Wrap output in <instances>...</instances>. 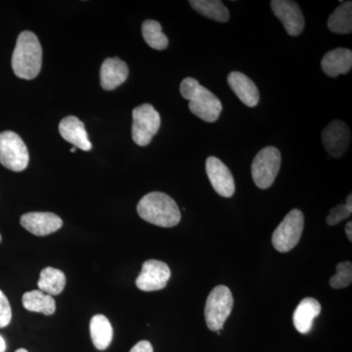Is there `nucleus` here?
I'll return each mask as SVG.
<instances>
[{
	"mask_svg": "<svg viewBox=\"0 0 352 352\" xmlns=\"http://www.w3.org/2000/svg\"><path fill=\"white\" fill-rule=\"evenodd\" d=\"M303 226L305 217L302 210H292L273 232L272 244L275 250L280 252L292 251L300 242Z\"/></svg>",
	"mask_w": 352,
	"mask_h": 352,
	"instance_id": "8",
	"label": "nucleus"
},
{
	"mask_svg": "<svg viewBox=\"0 0 352 352\" xmlns=\"http://www.w3.org/2000/svg\"><path fill=\"white\" fill-rule=\"evenodd\" d=\"M346 233L349 240L352 241V222L349 221L346 226Z\"/></svg>",
	"mask_w": 352,
	"mask_h": 352,
	"instance_id": "29",
	"label": "nucleus"
},
{
	"mask_svg": "<svg viewBox=\"0 0 352 352\" xmlns=\"http://www.w3.org/2000/svg\"><path fill=\"white\" fill-rule=\"evenodd\" d=\"M190 6L201 15L219 23H226L230 18L227 7L219 0H191Z\"/></svg>",
	"mask_w": 352,
	"mask_h": 352,
	"instance_id": "22",
	"label": "nucleus"
},
{
	"mask_svg": "<svg viewBox=\"0 0 352 352\" xmlns=\"http://www.w3.org/2000/svg\"><path fill=\"white\" fill-rule=\"evenodd\" d=\"M170 274L168 264L157 259H149L143 263L142 270L138 275L135 284L141 291H160L166 288Z\"/></svg>",
	"mask_w": 352,
	"mask_h": 352,
	"instance_id": "9",
	"label": "nucleus"
},
{
	"mask_svg": "<svg viewBox=\"0 0 352 352\" xmlns=\"http://www.w3.org/2000/svg\"><path fill=\"white\" fill-rule=\"evenodd\" d=\"M132 139L135 144L149 145L161 126V116L150 104H143L132 111Z\"/></svg>",
	"mask_w": 352,
	"mask_h": 352,
	"instance_id": "6",
	"label": "nucleus"
},
{
	"mask_svg": "<svg viewBox=\"0 0 352 352\" xmlns=\"http://www.w3.org/2000/svg\"><path fill=\"white\" fill-rule=\"evenodd\" d=\"M129 352H154L151 342L148 340H141L138 342Z\"/></svg>",
	"mask_w": 352,
	"mask_h": 352,
	"instance_id": "28",
	"label": "nucleus"
},
{
	"mask_svg": "<svg viewBox=\"0 0 352 352\" xmlns=\"http://www.w3.org/2000/svg\"><path fill=\"white\" fill-rule=\"evenodd\" d=\"M321 305L314 298H303L293 315L294 326L298 332L307 333L311 330L314 319L321 312Z\"/></svg>",
	"mask_w": 352,
	"mask_h": 352,
	"instance_id": "18",
	"label": "nucleus"
},
{
	"mask_svg": "<svg viewBox=\"0 0 352 352\" xmlns=\"http://www.w3.org/2000/svg\"><path fill=\"white\" fill-rule=\"evenodd\" d=\"M90 337L98 351H105L113 340V327L107 317L97 314L90 321Z\"/></svg>",
	"mask_w": 352,
	"mask_h": 352,
	"instance_id": "19",
	"label": "nucleus"
},
{
	"mask_svg": "<svg viewBox=\"0 0 352 352\" xmlns=\"http://www.w3.org/2000/svg\"><path fill=\"white\" fill-rule=\"evenodd\" d=\"M328 28L335 34H346L352 32V2H344L328 19Z\"/></svg>",
	"mask_w": 352,
	"mask_h": 352,
	"instance_id": "23",
	"label": "nucleus"
},
{
	"mask_svg": "<svg viewBox=\"0 0 352 352\" xmlns=\"http://www.w3.org/2000/svg\"><path fill=\"white\" fill-rule=\"evenodd\" d=\"M15 352H29L27 351V349H17V351H16Z\"/></svg>",
	"mask_w": 352,
	"mask_h": 352,
	"instance_id": "31",
	"label": "nucleus"
},
{
	"mask_svg": "<svg viewBox=\"0 0 352 352\" xmlns=\"http://www.w3.org/2000/svg\"><path fill=\"white\" fill-rule=\"evenodd\" d=\"M1 240H2L1 235H0V243H1Z\"/></svg>",
	"mask_w": 352,
	"mask_h": 352,
	"instance_id": "33",
	"label": "nucleus"
},
{
	"mask_svg": "<svg viewBox=\"0 0 352 352\" xmlns=\"http://www.w3.org/2000/svg\"><path fill=\"white\" fill-rule=\"evenodd\" d=\"M206 171L214 191L224 198H230L235 193V182L230 170L215 157L206 161Z\"/></svg>",
	"mask_w": 352,
	"mask_h": 352,
	"instance_id": "11",
	"label": "nucleus"
},
{
	"mask_svg": "<svg viewBox=\"0 0 352 352\" xmlns=\"http://www.w3.org/2000/svg\"><path fill=\"white\" fill-rule=\"evenodd\" d=\"M321 68L326 75L336 78L349 73L352 68V52L347 48H336L324 55Z\"/></svg>",
	"mask_w": 352,
	"mask_h": 352,
	"instance_id": "17",
	"label": "nucleus"
},
{
	"mask_svg": "<svg viewBox=\"0 0 352 352\" xmlns=\"http://www.w3.org/2000/svg\"><path fill=\"white\" fill-rule=\"evenodd\" d=\"M270 4L273 13L281 21L289 36H296L302 34L305 29V18L296 2L289 0H272Z\"/></svg>",
	"mask_w": 352,
	"mask_h": 352,
	"instance_id": "10",
	"label": "nucleus"
},
{
	"mask_svg": "<svg viewBox=\"0 0 352 352\" xmlns=\"http://www.w3.org/2000/svg\"><path fill=\"white\" fill-rule=\"evenodd\" d=\"M281 166V153L273 146L263 148L254 157L252 175L254 184L261 189H267L274 183Z\"/></svg>",
	"mask_w": 352,
	"mask_h": 352,
	"instance_id": "7",
	"label": "nucleus"
},
{
	"mask_svg": "<svg viewBox=\"0 0 352 352\" xmlns=\"http://www.w3.org/2000/svg\"><path fill=\"white\" fill-rule=\"evenodd\" d=\"M229 87L233 90L236 96L240 99L248 107H254L259 102L258 88L254 85L249 76L240 73V72H232L229 74Z\"/></svg>",
	"mask_w": 352,
	"mask_h": 352,
	"instance_id": "16",
	"label": "nucleus"
},
{
	"mask_svg": "<svg viewBox=\"0 0 352 352\" xmlns=\"http://www.w3.org/2000/svg\"><path fill=\"white\" fill-rule=\"evenodd\" d=\"M11 64L14 74L23 80H34L38 76L43 65V48L34 32H21Z\"/></svg>",
	"mask_w": 352,
	"mask_h": 352,
	"instance_id": "1",
	"label": "nucleus"
},
{
	"mask_svg": "<svg viewBox=\"0 0 352 352\" xmlns=\"http://www.w3.org/2000/svg\"><path fill=\"white\" fill-rule=\"evenodd\" d=\"M59 132L62 138L73 144L74 147L85 152L91 150L92 145L88 139L85 124L75 116H69L60 122Z\"/></svg>",
	"mask_w": 352,
	"mask_h": 352,
	"instance_id": "14",
	"label": "nucleus"
},
{
	"mask_svg": "<svg viewBox=\"0 0 352 352\" xmlns=\"http://www.w3.org/2000/svg\"><path fill=\"white\" fill-rule=\"evenodd\" d=\"M6 351V342L1 335H0V352Z\"/></svg>",
	"mask_w": 352,
	"mask_h": 352,
	"instance_id": "30",
	"label": "nucleus"
},
{
	"mask_svg": "<svg viewBox=\"0 0 352 352\" xmlns=\"http://www.w3.org/2000/svg\"><path fill=\"white\" fill-rule=\"evenodd\" d=\"M129 67L120 58H107L102 64L100 83L105 90H113L126 82L129 76Z\"/></svg>",
	"mask_w": 352,
	"mask_h": 352,
	"instance_id": "15",
	"label": "nucleus"
},
{
	"mask_svg": "<svg viewBox=\"0 0 352 352\" xmlns=\"http://www.w3.org/2000/svg\"><path fill=\"white\" fill-rule=\"evenodd\" d=\"M12 319V310L8 298L0 289V328H6Z\"/></svg>",
	"mask_w": 352,
	"mask_h": 352,
	"instance_id": "27",
	"label": "nucleus"
},
{
	"mask_svg": "<svg viewBox=\"0 0 352 352\" xmlns=\"http://www.w3.org/2000/svg\"><path fill=\"white\" fill-rule=\"evenodd\" d=\"M39 289L50 296H58L66 286V276L63 271L53 267L41 270L38 282Z\"/></svg>",
	"mask_w": 352,
	"mask_h": 352,
	"instance_id": "21",
	"label": "nucleus"
},
{
	"mask_svg": "<svg viewBox=\"0 0 352 352\" xmlns=\"http://www.w3.org/2000/svg\"><path fill=\"white\" fill-rule=\"evenodd\" d=\"M233 296L228 287L219 285L210 292L205 307V318L210 331H219L231 314L233 308Z\"/></svg>",
	"mask_w": 352,
	"mask_h": 352,
	"instance_id": "4",
	"label": "nucleus"
},
{
	"mask_svg": "<svg viewBox=\"0 0 352 352\" xmlns=\"http://www.w3.org/2000/svg\"><path fill=\"white\" fill-rule=\"evenodd\" d=\"M180 94L189 101V109L204 122H214L222 111L221 101L208 88L193 78H186L180 83Z\"/></svg>",
	"mask_w": 352,
	"mask_h": 352,
	"instance_id": "3",
	"label": "nucleus"
},
{
	"mask_svg": "<svg viewBox=\"0 0 352 352\" xmlns=\"http://www.w3.org/2000/svg\"><path fill=\"white\" fill-rule=\"evenodd\" d=\"M23 307L32 312L52 315L56 310V303L52 296L43 293L41 289L27 292L23 296Z\"/></svg>",
	"mask_w": 352,
	"mask_h": 352,
	"instance_id": "20",
	"label": "nucleus"
},
{
	"mask_svg": "<svg viewBox=\"0 0 352 352\" xmlns=\"http://www.w3.org/2000/svg\"><path fill=\"white\" fill-rule=\"evenodd\" d=\"M27 145L16 132L7 131L0 133V164L8 170L20 173L29 164Z\"/></svg>",
	"mask_w": 352,
	"mask_h": 352,
	"instance_id": "5",
	"label": "nucleus"
},
{
	"mask_svg": "<svg viewBox=\"0 0 352 352\" xmlns=\"http://www.w3.org/2000/svg\"><path fill=\"white\" fill-rule=\"evenodd\" d=\"M138 212L141 219L160 227L177 226L182 212L171 197L162 192H151L139 201Z\"/></svg>",
	"mask_w": 352,
	"mask_h": 352,
	"instance_id": "2",
	"label": "nucleus"
},
{
	"mask_svg": "<svg viewBox=\"0 0 352 352\" xmlns=\"http://www.w3.org/2000/svg\"><path fill=\"white\" fill-rule=\"evenodd\" d=\"M21 226L36 236H46L56 232L63 226V220L53 212H34L23 214Z\"/></svg>",
	"mask_w": 352,
	"mask_h": 352,
	"instance_id": "13",
	"label": "nucleus"
},
{
	"mask_svg": "<svg viewBox=\"0 0 352 352\" xmlns=\"http://www.w3.org/2000/svg\"><path fill=\"white\" fill-rule=\"evenodd\" d=\"M75 151H76V147L72 148V149H71V152H72V153H74V152H75Z\"/></svg>",
	"mask_w": 352,
	"mask_h": 352,
	"instance_id": "32",
	"label": "nucleus"
},
{
	"mask_svg": "<svg viewBox=\"0 0 352 352\" xmlns=\"http://www.w3.org/2000/svg\"><path fill=\"white\" fill-rule=\"evenodd\" d=\"M351 212L352 207L347 205V204L337 206V207L330 210V214H329L327 219H326V221H327L328 226H337L342 220L349 219L351 215Z\"/></svg>",
	"mask_w": 352,
	"mask_h": 352,
	"instance_id": "26",
	"label": "nucleus"
},
{
	"mask_svg": "<svg viewBox=\"0 0 352 352\" xmlns=\"http://www.w3.org/2000/svg\"><path fill=\"white\" fill-rule=\"evenodd\" d=\"M337 273L330 280L333 289H344L349 287L352 282V264L351 261L338 263L336 267Z\"/></svg>",
	"mask_w": 352,
	"mask_h": 352,
	"instance_id": "25",
	"label": "nucleus"
},
{
	"mask_svg": "<svg viewBox=\"0 0 352 352\" xmlns=\"http://www.w3.org/2000/svg\"><path fill=\"white\" fill-rule=\"evenodd\" d=\"M322 141L330 156L342 157L351 142V131L342 120H333L322 132Z\"/></svg>",
	"mask_w": 352,
	"mask_h": 352,
	"instance_id": "12",
	"label": "nucleus"
},
{
	"mask_svg": "<svg viewBox=\"0 0 352 352\" xmlns=\"http://www.w3.org/2000/svg\"><path fill=\"white\" fill-rule=\"evenodd\" d=\"M142 34L146 43L156 50H164L168 47V39L162 32V25L155 20H146L142 25Z\"/></svg>",
	"mask_w": 352,
	"mask_h": 352,
	"instance_id": "24",
	"label": "nucleus"
}]
</instances>
